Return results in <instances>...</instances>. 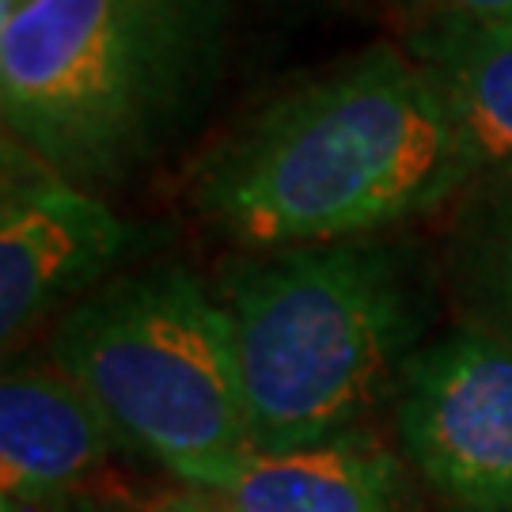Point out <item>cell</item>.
Listing matches in <instances>:
<instances>
[{
  "instance_id": "cell-7",
  "label": "cell",
  "mask_w": 512,
  "mask_h": 512,
  "mask_svg": "<svg viewBox=\"0 0 512 512\" xmlns=\"http://www.w3.org/2000/svg\"><path fill=\"white\" fill-rule=\"evenodd\" d=\"M122 448L99 406L54 361L19 365L0 384V497L84 494Z\"/></svg>"
},
{
  "instance_id": "cell-2",
  "label": "cell",
  "mask_w": 512,
  "mask_h": 512,
  "mask_svg": "<svg viewBox=\"0 0 512 512\" xmlns=\"http://www.w3.org/2000/svg\"><path fill=\"white\" fill-rule=\"evenodd\" d=\"M217 296L236 338L255 452L365 433L437 319V274L391 236L232 255Z\"/></svg>"
},
{
  "instance_id": "cell-13",
  "label": "cell",
  "mask_w": 512,
  "mask_h": 512,
  "mask_svg": "<svg viewBox=\"0 0 512 512\" xmlns=\"http://www.w3.org/2000/svg\"><path fill=\"white\" fill-rule=\"evenodd\" d=\"M145 512H236L228 509L217 494L209 490H194V486H179V490H167V494L152 497L145 505Z\"/></svg>"
},
{
  "instance_id": "cell-12",
  "label": "cell",
  "mask_w": 512,
  "mask_h": 512,
  "mask_svg": "<svg viewBox=\"0 0 512 512\" xmlns=\"http://www.w3.org/2000/svg\"><path fill=\"white\" fill-rule=\"evenodd\" d=\"M406 27L456 19V23H512V0H395Z\"/></svg>"
},
{
  "instance_id": "cell-10",
  "label": "cell",
  "mask_w": 512,
  "mask_h": 512,
  "mask_svg": "<svg viewBox=\"0 0 512 512\" xmlns=\"http://www.w3.org/2000/svg\"><path fill=\"white\" fill-rule=\"evenodd\" d=\"M444 289L456 300L463 327L512 346V171L482 175L459 198Z\"/></svg>"
},
{
  "instance_id": "cell-1",
  "label": "cell",
  "mask_w": 512,
  "mask_h": 512,
  "mask_svg": "<svg viewBox=\"0 0 512 512\" xmlns=\"http://www.w3.org/2000/svg\"><path fill=\"white\" fill-rule=\"evenodd\" d=\"M448 103L376 42L266 99L194 160L186 205L236 255L387 236L478 183Z\"/></svg>"
},
{
  "instance_id": "cell-9",
  "label": "cell",
  "mask_w": 512,
  "mask_h": 512,
  "mask_svg": "<svg viewBox=\"0 0 512 512\" xmlns=\"http://www.w3.org/2000/svg\"><path fill=\"white\" fill-rule=\"evenodd\" d=\"M403 50L448 103L478 171H512V23H414Z\"/></svg>"
},
{
  "instance_id": "cell-11",
  "label": "cell",
  "mask_w": 512,
  "mask_h": 512,
  "mask_svg": "<svg viewBox=\"0 0 512 512\" xmlns=\"http://www.w3.org/2000/svg\"><path fill=\"white\" fill-rule=\"evenodd\" d=\"M152 76L183 129L217 92L232 0H126Z\"/></svg>"
},
{
  "instance_id": "cell-14",
  "label": "cell",
  "mask_w": 512,
  "mask_h": 512,
  "mask_svg": "<svg viewBox=\"0 0 512 512\" xmlns=\"http://www.w3.org/2000/svg\"><path fill=\"white\" fill-rule=\"evenodd\" d=\"M35 0H0V23H8V19H16L23 8H31Z\"/></svg>"
},
{
  "instance_id": "cell-3",
  "label": "cell",
  "mask_w": 512,
  "mask_h": 512,
  "mask_svg": "<svg viewBox=\"0 0 512 512\" xmlns=\"http://www.w3.org/2000/svg\"><path fill=\"white\" fill-rule=\"evenodd\" d=\"M54 361L133 456L213 490L255 452L217 285L179 262L110 277L61 315Z\"/></svg>"
},
{
  "instance_id": "cell-6",
  "label": "cell",
  "mask_w": 512,
  "mask_h": 512,
  "mask_svg": "<svg viewBox=\"0 0 512 512\" xmlns=\"http://www.w3.org/2000/svg\"><path fill=\"white\" fill-rule=\"evenodd\" d=\"M0 171V338L12 349L46 315L95 293L133 228L16 137H4Z\"/></svg>"
},
{
  "instance_id": "cell-8",
  "label": "cell",
  "mask_w": 512,
  "mask_h": 512,
  "mask_svg": "<svg viewBox=\"0 0 512 512\" xmlns=\"http://www.w3.org/2000/svg\"><path fill=\"white\" fill-rule=\"evenodd\" d=\"M209 494L236 512H414L406 459L368 433L251 452Z\"/></svg>"
},
{
  "instance_id": "cell-4",
  "label": "cell",
  "mask_w": 512,
  "mask_h": 512,
  "mask_svg": "<svg viewBox=\"0 0 512 512\" xmlns=\"http://www.w3.org/2000/svg\"><path fill=\"white\" fill-rule=\"evenodd\" d=\"M0 110L4 137L92 194L179 129L126 0H35L0 23Z\"/></svg>"
},
{
  "instance_id": "cell-5",
  "label": "cell",
  "mask_w": 512,
  "mask_h": 512,
  "mask_svg": "<svg viewBox=\"0 0 512 512\" xmlns=\"http://www.w3.org/2000/svg\"><path fill=\"white\" fill-rule=\"evenodd\" d=\"M395 433L410 471L452 512H512V346L444 330L406 365Z\"/></svg>"
}]
</instances>
